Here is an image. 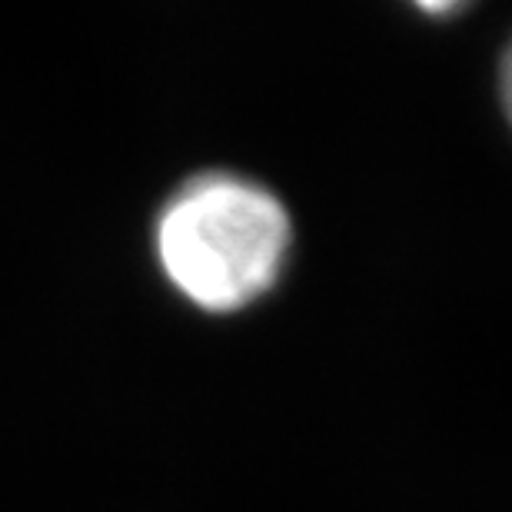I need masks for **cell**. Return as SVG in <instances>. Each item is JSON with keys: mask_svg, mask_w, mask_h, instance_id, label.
<instances>
[{"mask_svg": "<svg viewBox=\"0 0 512 512\" xmlns=\"http://www.w3.org/2000/svg\"><path fill=\"white\" fill-rule=\"evenodd\" d=\"M153 253L163 280L190 306L240 313L280 283L293 253V217L263 183L207 170L163 200Z\"/></svg>", "mask_w": 512, "mask_h": 512, "instance_id": "obj_1", "label": "cell"}, {"mask_svg": "<svg viewBox=\"0 0 512 512\" xmlns=\"http://www.w3.org/2000/svg\"><path fill=\"white\" fill-rule=\"evenodd\" d=\"M499 97H503V114L512 127V37L506 40V50L499 57Z\"/></svg>", "mask_w": 512, "mask_h": 512, "instance_id": "obj_2", "label": "cell"}]
</instances>
